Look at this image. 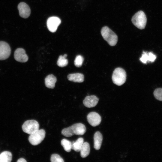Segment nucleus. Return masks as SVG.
Segmentation results:
<instances>
[{
  "label": "nucleus",
  "mask_w": 162,
  "mask_h": 162,
  "mask_svg": "<svg viewBox=\"0 0 162 162\" xmlns=\"http://www.w3.org/2000/svg\"><path fill=\"white\" fill-rule=\"evenodd\" d=\"M101 35L105 40L111 46H114L118 41V36L107 26L103 27L101 31Z\"/></svg>",
  "instance_id": "1"
},
{
  "label": "nucleus",
  "mask_w": 162,
  "mask_h": 162,
  "mask_svg": "<svg viewBox=\"0 0 162 162\" xmlns=\"http://www.w3.org/2000/svg\"><path fill=\"white\" fill-rule=\"evenodd\" d=\"M133 24L140 29L145 28L147 22V18L145 13L142 10L136 13L131 19Z\"/></svg>",
  "instance_id": "2"
},
{
  "label": "nucleus",
  "mask_w": 162,
  "mask_h": 162,
  "mask_svg": "<svg viewBox=\"0 0 162 162\" xmlns=\"http://www.w3.org/2000/svg\"><path fill=\"white\" fill-rule=\"evenodd\" d=\"M126 79V74L125 70L121 68H116L114 70L112 76L113 82L118 86L123 85Z\"/></svg>",
  "instance_id": "3"
},
{
  "label": "nucleus",
  "mask_w": 162,
  "mask_h": 162,
  "mask_svg": "<svg viewBox=\"0 0 162 162\" xmlns=\"http://www.w3.org/2000/svg\"><path fill=\"white\" fill-rule=\"evenodd\" d=\"M45 134V131L44 129L38 130L30 134L28 138L29 141L32 145H37L44 140Z\"/></svg>",
  "instance_id": "4"
},
{
  "label": "nucleus",
  "mask_w": 162,
  "mask_h": 162,
  "mask_svg": "<svg viewBox=\"0 0 162 162\" xmlns=\"http://www.w3.org/2000/svg\"><path fill=\"white\" fill-rule=\"evenodd\" d=\"M38 123L34 120H28L25 121L22 126V129L24 132L31 134L39 130Z\"/></svg>",
  "instance_id": "5"
},
{
  "label": "nucleus",
  "mask_w": 162,
  "mask_h": 162,
  "mask_svg": "<svg viewBox=\"0 0 162 162\" xmlns=\"http://www.w3.org/2000/svg\"><path fill=\"white\" fill-rule=\"evenodd\" d=\"M11 48L7 42L0 41V60L7 59L10 56Z\"/></svg>",
  "instance_id": "6"
},
{
  "label": "nucleus",
  "mask_w": 162,
  "mask_h": 162,
  "mask_svg": "<svg viewBox=\"0 0 162 162\" xmlns=\"http://www.w3.org/2000/svg\"><path fill=\"white\" fill-rule=\"evenodd\" d=\"M61 22V20L56 16H51L47 19L46 24L48 29L52 32L56 31Z\"/></svg>",
  "instance_id": "7"
},
{
  "label": "nucleus",
  "mask_w": 162,
  "mask_h": 162,
  "mask_svg": "<svg viewBox=\"0 0 162 162\" xmlns=\"http://www.w3.org/2000/svg\"><path fill=\"white\" fill-rule=\"evenodd\" d=\"M15 60L19 62L24 63L28 60V57L24 49L21 48L16 49L14 51V54Z\"/></svg>",
  "instance_id": "8"
},
{
  "label": "nucleus",
  "mask_w": 162,
  "mask_h": 162,
  "mask_svg": "<svg viewBox=\"0 0 162 162\" xmlns=\"http://www.w3.org/2000/svg\"><path fill=\"white\" fill-rule=\"evenodd\" d=\"M17 8L20 16L24 18H27L30 16L31 10L28 5L24 2H21L18 5Z\"/></svg>",
  "instance_id": "9"
},
{
  "label": "nucleus",
  "mask_w": 162,
  "mask_h": 162,
  "mask_svg": "<svg viewBox=\"0 0 162 162\" xmlns=\"http://www.w3.org/2000/svg\"><path fill=\"white\" fill-rule=\"evenodd\" d=\"M87 120L89 124L93 127L99 125L101 120L100 116L95 112L89 113L87 116Z\"/></svg>",
  "instance_id": "10"
},
{
  "label": "nucleus",
  "mask_w": 162,
  "mask_h": 162,
  "mask_svg": "<svg viewBox=\"0 0 162 162\" xmlns=\"http://www.w3.org/2000/svg\"><path fill=\"white\" fill-rule=\"evenodd\" d=\"M74 135H82L86 131L85 125L81 123H77L70 126Z\"/></svg>",
  "instance_id": "11"
},
{
  "label": "nucleus",
  "mask_w": 162,
  "mask_h": 162,
  "mask_svg": "<svg viewBox=\"0 0 162 162\" xmlns=\"http://www.w3.org/2000/svg\"><path fill=\"white\" fill-rule=\"evenodd\" d=\"M98 101L99 99L95 95L88 96L83 100V104L86 107L91 108L95 106Z\"/></svg>",
  "instance_id": "12"
},
{
  "label": "nucleus",
  "mask_w": 162,
  "mask_h": 162,
  "mask_svg": "<svg viewBox=\"0 0 162 162\" xmlns=\"http://www.w3.org/2000/svg\"><path fill=\"white\" fill-rule=\"evenodd\" d=\"M156 58V56L152 52L147 53V52L143 51L140 60L143 63L146 64L147 62H154Z\"/></svg>",
  "instance_id": "13"
},
{
  "label": "nucleus",
  "mask_w": 162,
  "mask_h": 162,
  "mask_svg": "<svg viewBox=\"0 0 162 162\" xmlns=\"http://www.w3.org/2000/svg\"><path fill=\"white\" fill-rule=\"evenodd\" d=\"M94 148L96 150H99L101 146L103 136L101 134L99 131H97L94 134Z\"/></svg>",
  "instance_id": "14"
},
{
  "label": "nucleus",
  "mask_w": 162,
  "mask_h": 162,
  "mask_svg": "<svg viewBox=\"0 0 162 162\" xmlns=\"http://www.w3.org/2000/svg\"><path fill=\"white\" fill-rule=\"evenodd\" d=\"M67 78L69 80L74 82H82L84 80L83 75L80 73L70 74Z\"/></svg>",
  "instance_id": "15"
},
{
  "label": "nucleus",
  "mask_w": 162,
  "mask_h": 162,
  "mask_svg": "<svg viewBox=\"0 0 162 162\" xmlns=\"http://www.w3.org/2000/svg\"><path fill=\"white\" fill-rule=\"evenodd\" d=\"M56 77L52 74L48 75L45 79L46 86L48 88H53L56 82Z\"/></svg>",
  "instance_id": "16"
},
{
  "label": "nucleus",
  "mask_w": 162,
  "mask_h": 162,
  "mask_svg": "<svg viewBox=\"0 0 162 162\" xmlns=\"http://www.w3.org/2000/svg\"><path fill=\"white\" fill-rule=\"evenodd\" d=\"M80 155L82 158H85L89 154L90 146L87 142H84L80 149Z\"/></svg>",
  "instance_id": "17"
},
{
  "label": "nucleus",
  "mask_w": 162,
  "mask_h": 162,
  "mask_svg": "<svg viewBox=\"0 0 162 162\" xmlns=\"http://www.w3.org/2000/svg\"><path fill=\"white\" fill-rule=\"evenodd\" d=\"M83 142V139L82 137L79 138L75 142H72V149L76 152H80Z\"/></svg>",
  "instance_id": "18"
},
{
  "label": "nucleus",
  "mask_w": 162,
  "mask_h": 162,
  "mask_svg": "<svg viewBox=\"0 0 162 162\" xmlns=\"http://www.w3.org/2000/svg\"><path fill=\"white\" fill-rule=\"evenodd\" d=\"M12 156L10 152L8 151L3 152L0 154V162H10Z\"/></svg>",
  "instance_id": "19"
},
{
  "label": "nucleus",
  "mask_w": 162,
  "mask_h": 162,
  "mask_svg": "<svg viewBox=\"0 0 162 162\" xmlns=\"http://www.w3.org/2000/svg\"><path fill=\"white\" fill-rule=\"evenodd\" d=\"M61 144L64 150L67 152H70L72 149V142L65 139H63L61 141Z\"/></svg>",
  "instance_id": "20"
},
{
  "label": "nucleus",
  "mask_w": 162,
  "mask_h": 162,
  "mask_svg": "<svg viewBox=\"0 0 162 162\" xmlns=\"http://www.w3.org/2000/svg\"><path fill=\"white\" fill-rule=\"evenodd\" d=\"M68 63V60L62 56H60L58 58L57 64L60 67H63L67 66Z\"/></svg>",
  "instance_id": "21"
},
{
  "label": "nucleus",
  "mask_w": 162,
  "mask_h": 162,
  "mask_svg": "<svg viewBox=\"0 0 162 162\" xmlns=\"http://www.w3.org/2000/svg\"><path fill=\"white\" fill-rule=\"evenodd\" d=\"M84 58L81 56L78 55L77 56L74 61V64L77 67H81L83 63Z\"/></svg>",
  "instance_id": "22"
},
{
  "label": "nucleus",
  "mask_w": 162,
  "mask_h": 162,
  "mask_svg": "<svg viewBox=\"0 0 162 162\" xmlns=\"http://www.w3.org/2000/svg\"><path fill=\"white\" fill-rule=\"evenodd\" d=\"M61 133L63 136L67 137H71L74 135L70 126L63 129Z\"/></svg>",
  "instance_id": "23"
},
{
  "label": "nucleus",
  "mask_w": 162,
  "mask_h": 162,
  "mask_svg": "<svg viewBox=\"0 0 162 162\" xmlns=\"http://www.w3.org/2000/svg\"><path fill=\"white\" fill-rule=\"evenodd\" d=\"M154 95L157 99L162 101V88L156 89L154 92Z\"/></svg>",
  "instance_id": "24"
},
{
  "label": "nucleus",
  "mask_w": 162,
  "mask_h": 162,
  "mask_svg": "<svg viewBox=\"0 0 162 162\" xmlns=\"http://www.w3.org/2000/svg\"><path fill=\"white\" fill-rule=\"evenodd\" d=\"M51 162H64L63 159L58 154H52L50 158Z\"/></svg>",
  "instance_id": "25"
},
{
  "label": "nucleus",
  "mask_w": 162,
  "mask_h": 162,
  "mask_svg": "<svg viewBox=\"0 0 162 162\" xmlns=\"http://www.w3.org/2000/svg\"><path fill=\"white\" fill-rule=\"evenodd\" d=\"M17 162H26V160L25 159L23 158H21L19 159L17 161Z\"/></svg>",
  "instance_id": "26"
},
{
  "label": "nucleus",
  "mask_w": 162,
  "mask_h": 162,
  "mask_svg": "<svg viewBox=\"0 0 162 162\" xmlns=\"http://www.w3.org/2000/svg\"><path fill=\"white\" fill-rule=\"evenodd\" d=\"M63 56L64 58H66L67 57V54H65Z\"/></svg>",
  "instance_id": "27"
}]
</instances>
